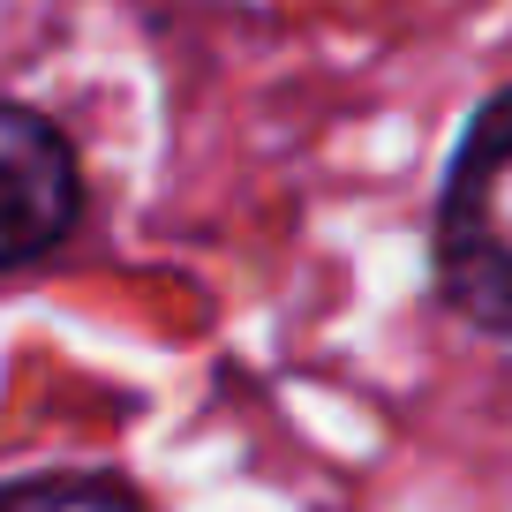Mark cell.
I'll use <instances>...</instances> for the list:
<instances>
[{
	"instance_id": "6da1fadb",
	"label": "cell",
	"mask_w": 512,
	"mask_h": 512,
	"mask_svg": "<svg viewBox=\"0 0 512 512\" xmlns=\"http://www.w3.org/2000/svg\"><path fill=\"white\" fill-rule=\"evenodd\" d=\"M437 287L467 324L512 347V91L467 121L437 196Z\"/></svg>"
},
{
	"instance_id": "7a4b0ae2",
	"label": "cell",
	"mask_w": 512,
	"mask_h": 512,
	"mask_svg": "<svg viewBox=\"0 0 512 512\" xmlns=\"http://www.w3.org/2000/svg\"><path fill=\"white\" fill-rule=\"evenodd\" d=\"M83 211L68 136L31 106H0V272L38 264Z\"/></svg>"
},
{
	"instance_id": "3957f363",
	"label": "cell",
	"mask_w": 512,
	"mask_h": 512,
	"mask_svg": "<svg viewBox=\"0 0 512 512\" xmlns=\"http://www.w3.org/2000/svg\"><path fill=\"white\" fill-rule=\"evenodd\" d=\"M0 512H144V497L113 475H23L0 482Z\"/></svg>"
}]
</instances>
